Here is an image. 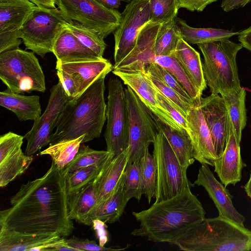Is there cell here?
Listing matches in <instances>:
<instances>
[{
    "label": "cell",
    "mask_w": 251,
    "mask_h": 251,
    "mask_svg": "<svg viewBox=\"0 0 251 251\" xmlns=\"http://www.w3.org/2000/svg\"><path fill=\"white\" fill-rule=\"evenodd\" d=\"M66 176L53 163L41 177L20 187L11 206L0 211V228L29 233L71 235Z\"/></svg>",
    "instance_id": "1"
},
{
    "label": "cell",
    "mask_w": 251,
    "mask_h": 251,
    "mask_svg": "<svg viewBox=\"0 0 251 251\" xmlns=\"http://www.w3.org/2000/svg\"><path fill=\"white\" fill-rule=\"evenodd\" d=\"M132 215L140 225L132 235L169 243L203 220L205 212L189 188L169 199L155 201L148 209L134 211Z\"/></svg>",
    "instance_id": "2"
},
{
    "label": "cell",
    "mask_w": 251,
    "mask_h": 251,
    "mask_svg": "<svg viewBox=\"0 0 251 251\" xmlns=\"http://www.w3.org/2000/svg\"><path fill=\"white\" fill-rule=\"evenodd\" d=\"M105 76L98 79L77 99L68 101L51 136L50 144L85 135L84 143L100 136L106 120Z\"/></svg>",
    "instance_id": "3"
},
{
    "label": "cell",
    "mask_w": 251,
    "mask_h": 251,
    "mask_svg": "<svg viewBox=\"0 0 251 251\" xmlns=\"http://www.w3.org/2000/svg\"><path fill=\"white\" fill-rule=\"evenodd\" d=\"M169 244L186 251H250L251 230L225 217L205 218Z\"/></svg>",
    "instance_id": "4"
},
{
    "label": "cell",
    "mask_w": 251,
    "mask_h": 251,
    "mask_svg": "<svg viewBox=\"0 0 251 251\" xmlns=\"http://www.w3.org/2000/svg\"><path fill=\"white\" fill-rule=\"evenodd\" d=\"M198 46L204 57L203 71L211 94L224 96L240 89L236 56L242 45L224 39Z\"/></svg>",
    "instance_id": "5"
},
{
    "label": "cell",
    "mask_w": 251,
    "mask_h": 251,
    "mask_svg": "<svg viewBox=\"0 0 251 251\" xmlns=\"http://www.w3.org/2000/svg\"><path fill=\"white\" fill-rule=\"evenodd\" d=\"M34 53L20 48L0 53V78L7 89L19 94L45 91V75Z\"/></svg>",
    "instance_id": "6"
},
{
    "label": "cell",
    "mask_w": 251,
    "mask_h": 251,
    "mask_svg": "<svg viewBox=\"0 0 251 251\" xmlns=\"http://www.w3.org/2000/svg\"><path fill=\"white\" fill-rule=\"evenodd\" d=\"M70 22L57 7L37 6L17 31L18 36L26 49L44 57L52 52L57 37Z\"/></svg>",
    "instance_id": "7"
},
{
    "label": "cell",
    "mask_w": 251,
    "mask_h": 251,
    "mask_svg": "<svg viewBox=\"0 0 251 251\" xmlns=\"http://www.w3.org/2000/svg\"><path fill=\"white\" fill-rule=\"evenodd\" d=\"M153 144V156L157 168L155 202L172 198L194 186L164 134L158 131Z\"/></svg>",
    "instance_id": "8"
},
{
    "label": "cell",
    "mask_w": 251,
    "mask_h": 251,
    "mask_svg": "<svg viewBox=\"0 0 251 251\" xmlns=\"http://www.w3.org/2000/svg\"><path fill=\"white\" fill-rule=\"evenodd\" d=\"M108 91L107 124L104 136L107 151L115 157L129 146V112L122 81L117 77L110 78Z\"/></svg>",
    "instance_id": "9"
},
{
    "label": "cell",
    "mask_w": 251,
    "mask_h": 251,
    "mask_svg": "<svg viewBox=\"0 0 251 251\" xmlns=\"http://www.w3.org/2000/svg\"><path fill=\"white\" fill-rule=\"evenodd\" d=\"M56 5L70 21L76 22L104 39L119 26L121 13L97 0H56Z\"/></svg>",
    "instance_id": "10"
},
{
    "label": "cell",
    "mask_w": 251,
    "mask_h": 251,
    "mask_svg": "<svg viewBox=\"0 0 251 251\" xmlns=\"http://www.w3.org/2000/svg\"><path fill=\"white\" fill-rule=\"evenodd\" d=\"M129 117L128 161H139L158 132L152 113L128 86L125 88Z\"/></svg>",
    "instance_id": "11"
},
{
    "label": "cell",
    "mask_w": 251,
    "mask_h": 251,
    "mask_svg": "<svg viewBox=\"0 0 251 251\" xmlns=\"http://www.w3.org/2000/svg\"><path fill=\"white\" fill-rule=\"evenodd\" d=\"M149 22V0H131L126 6L119 25L113 32L114 65L133 50L140 31Z\"/></svg>",
    "instance_id": "12"
},
{
    "label": "cell",
    "mask_w": 251,
    "mask_h": 251,
    "mask_svg": "<svg viewBox=\"0 0 251 251\" xmlns=\"http://www.w3.org/2000/svg\"><path fill=\"white\" fill-rule=\"evenodd\" d=\"M43 114L34 121L31 129L24 136L26 155L32 156L50 143V137L60 114L69 101L61 83L53 85Z\"/></svg>",
    "instance_id": "13"
},
{
    "label": "cell",
    "mask_w": 251,
    "mask_h": 251,
    "mask_svg": "<svg viewBox=\"0 0 251 251\" xmlns=\"http://www.w3.org/2000/svg\"><path fill=\"white\" fill-rule=\"evenodd\" d=\"M24 136L9 131L0 137V186L4 187L24 174L33 161L21 149Z\"/></svg>",
    "instance_id": "14"
},
{
    "label": "cell",
    "mask_w": 251,
    "mask_h": 251,
    "mask_svg": "<svg viewBox=\"0 0 251 251\" xmlns=\"http://www.w3.org/2000/svg\"><path fill=\"white\" fill-rule=\"evenodd\" d=\"M199 105L218 157L223 152L229 136L231 121L227 106L221 95L211 94L201 98Z\"/></svg>",
    "instance_id": "15"
},
{
    "label": "cell",
    "mask_w": 251,
    "mask_h": 251,
    "mask_svg": "<svg viewBox=\"0 0 251 251\" xmlns=\"http://www.w3.org/2000/svg\"><path fill=\"white\" fill-rule=\"evenodd\" d=\"M56 70L63 71L74 78L80 97L94 82L113 70L110 61L102 57L57 60Z\"/></svg>",
    "instance_id": "16"
},
{
    "label": "cell",
    "mask_w": 251,
    "mask_h": 251,
    "mask_svg": "<svg viewBox=\"0 0 251 251\" xmlns=\"http://www.w3.org/2000/svg\"><path fill=\"white\" fill-rule=\"evenodd\" d=\"M187 132L190 138L195 160L214 166L217 158L211 136L200 105L192 108L186 117Z\"/></svg>",
    "instance_id": "17"
},
{
    "label": "cell",
    "mask_w": 251,
    "mask_h": 251,
    "mask_svg": "<svg viewBox=\"0 0 251 251\" xmlns=\"http://www.w3.org/2000/svg\"><path fill=\"white\" fill-rule=\"evenodd\" d=\"M161 24L149 22L140 31L133 50L113 70L129 71H144L155 63L154 44Z\"/></svg>",
    "instance_id": "18"
},
{
    "label": "cell",
    "mask_w": 251,
    "mask_h": 251,
    "mask_svg": "<svg viewBox=\"0 0 251 251\" xmlns=\"http://www.w3.org/2000/svg\"><path fill=\"white\" fill-rule=\"evenodd\" d=\"M112 73L118 76L127 86L138 96L150 111L166 124L175 128L180 129L166 111L159 104L156 97V89L144 71H129L113 70Z\"/></svg>",
    "instance_id": "19"
},
{
    "label": "cell",
    "mask_w": 251,
    "mask_h": 251,
    "mask_svg": "<svg viewBox=\"0 0 251 251\" xmlns=\"http://www.w3.org/2000/svg\"><path fill=\"white\" fill-rule=\"evenodd\" d=\"M194 185L202 186L217 208L219 216L244 225L245 218L235 208L229 191L215 177L207 164H201Z\"/></svg>",
    "instance_id": "20"
},
{
    "label": "cell",
    "mask_w": 251,
    "mask_h": 251,
    "mask_svg": "<svg viewBox=\"0 0 251 251\" xmlns=\"http://www.w3.org/2000/svg\"><path fill=\"white\" fill-rule=\"evenodd\" d=\"M245 166L241 156L240 141L235 137L231 123L226 148L215 162L214 172L226 187L240 181L242 171Z\"/></svg>",
    "instance_id": "21"
},
{
    "label": "cell",
    "mask_w": 251,
    "mask_h": 251,
    "mask_svg": "<svg viewBox=\"0 0 251 251\" xmlns=\"http://www.w3.org/2000/svg\"><path fill=\"white\" fill-rule=\"evenodd\" d=\"M62 237L56 233H29L0 228V251H46Z\"/></svg>",
    "instance_id": "22"
},
{
    "label": "cell",
    "mask_w": 251,
    "mask_h": 251,
    "mask_svg": "<svg viewBox=\"0 0 251 251\" xmlns=\"http://www.w3.org/2000/svg\"><path fill=\"white\" fill-rule=\"evenodd\" d=\"M129 157L128 148L123 153L112 158L96 178L97 202L93 212L119 186Z\"/></svg>",
    "instance_id": "23"
},
{
    "label": "cell",
    "mask_w": 251,
    "mask_h": 251,
    "mask_svg": "<svg viewBox=\"0 0 251 251\" xmlns=\"http://www.w3.org/2000/svg\"><path fill=\"white\" fill-rule=\"evenodd\" d=\"M0 105L12 111L21 121L33 120L41 115L40 97L25 96L8 89L0 92Z\"/></svg>",
    "instance_id": "24"
},
{
    "label": "cell",
    "mask_w": 251,
    "mask_h": 251,
    "mask_svg": "<svg viewBox=\"0 0 251 251\" xmlns=\"http://www.w3.org/2000/svg\"><path fill=\"white\" fill-rule=\"evenodd\" d=\"M171 55L176 59L202 95L207 84L200 53L180 38Z\"/></svg>",
    "instance_id": "25"
},
{
    "label": "cell",
    "mask_w": 251,
    "mask_h": 251,
    "mask_svg": "<svg viewBox=\"0 0 251 251\" xmlns=\"http://www.w3.org/2000/svg\"><path fill=\"white\" fill-rule=\"evenodd\" d=\"M158 131L162 132L172 147L180 165L187 169L195 161L190 138L185 129L168 125L152 113Z\"/></svg>",
    "instance_id": "26"
},
{
    "label": "cell",
    "mask_w": 251,
    "mask_h": 251,
    "mask_svg": "<svg viewBox=\"0 0 251 251\" xmlns=\"http://www.w3.org/2000/svg\"><path fill=\"white\" fill-rule=\"evenodd\" d=\"M95 179L69 195L68 215L71 220L85 225H92L90 217L97 202Z\"/></svg>",
    "instance_id": "27"
},
{
    "label": "cell",
    "mask_w": 251,
    "mask_h": 251,
    "mask_svg": "<svg viewBox=\"0 0 251 251\" xmlns=\"http://www.w3.org/2000/svg\"><path fill=\"white\" fill-rule=\"evenodd\" d=\"M37 6L30 0H0V33L17 31Z\"/></svg>",
    "instance_id": "28"
},
{
    "label": "cell",
    "mask_w": 251,
    "mask_h": 251,
    "mask_svg": "<svg viewBox=\"0 0 251 251\" xmlns=\"http://www.w3.org/2000/svg\"><path fill=\"white\" fill-rule=\"evenodd\" d=\"M52 52L56 57L57 60H70L100 57L84 45L66 27L57 37Z\"/></svg>",
    "instance_id": "29"
},
{
    "label": "cell",
    "mask_w": 251,
    "mask_h": 251,
    "mask_svg": "<svg viewBox=\"0 0 251 251\" xmlns=\"http://www.w3.org/2000/svg\"><path fill=\"white\" fill-rule=\"evenodd\" d=\"M129 200L125 195L123 180L115 192L100 204L90 216V221L100 220L106 223L113 224L122 216Z\"/></svg>",
    "instance_id": "30"
},
{
    "label": "cell",
    "mask_w": 251,
    "mask_h": 251,
    "mask_svg": "<svg viewBox=\"0 0 251 251\" xmlns=\"http://www.w3.org/2000/svg\"><path fill=\"white\" fill-rule=\"evenodd\" d=\"M181 38L189 44H200L218 40L229 39L239 32L214 28H196L176 18Z\"/></svg>",
    "instance_id": "31"
},
{
    "label": "cell",
    "mask_w": 251,
    "mask_h": 251,
    "mask_svg": "<svg viewBox=\"0 0 251 251\" xmlns=\"http://www.w3.org/2000/svg\"><path fill=\"white\" fill-rule=\"evenodd\" d=\"M246 96V90L242 87L237 91L221 96L227 106L235 136L240 142L247 120Z\"/></svg>",
    "instance_id": "32"
},
{
    "label": "cell",
    "mask_w": 251,
    "mask_h": 251,
    "mask_svg": "<svg viewBox=\"0 0 251 251\" xmlns=\"http://www.w3.org/2000/svg\"><path fill=\"white\" fill-rule=\"evenodd\" d=\"M113 157L107 150H95L82 143L73 160L62 172L66 176L79 168L92 165L102 170Z\"/></svg>",
    "instance_id": "33"
},
{
    "label": "cell",
    "mask_w": 251,
    "mask_h": 251,
    "mask_svg": "<svg viewBox=\"0 0 251 251\" xmlns=\"http://www.w3.org/2000/svg\"><path fill=\"white\" fill-rule=\"evenodd\" d=\"M85 136L83 135L75 139L50 144L40 154L49 155L52 158V162L62 171L73 160Z\"/></svg>",
    "instance_id": "34"
},
{
    "label": "cell",
    "mask_w": 251,
    "mask_h": 251,
    "mask_svg": "<svg viewBox=\"0 0 251 251\" xmlns=\"http://www.w3.org/2000/svg\"><path fill=\"white\" fill-rule=\"evenodd\" d=\"M154 61L169 72L183 86L196 104L200 105L201 94L174 56L156 55Z\"/></svg>",
    "instance_id": "35"
},
{
    "label": "cell",
    "mask_w": 251,
    "mask_h": 251,
    "mask_svg": "<svg viewBox=\"0 0 251 251\" xmlns=\"http://www.w3.org/2000/svg\"><path fill=\"white\" fill-rule=\"evenodd\" d=\"M180 38V30L176 18L161 25L154 44L155 55H171Z\"/></svg>",
    "instance_id": "36"
},
{
    "label": "cell",
    "mask_w": 251,
    "mask_h": 251,
    "mask_svg": "<svg viewBox=\"0 0 251 251\" xmlns=\"http://www.w3.org/2000/svg\"><path fill=\"white\" fill-rule=\"evenodd\" d=\"M123 182L124 192L127 199L129 201L131 198H135L139 202L142 195L145 194L139 160L128 162L124 174Z\"/></svg>",
    "instance_id": "37"
},
{
    "label": "cell",
    "mask_w": 251,
    "mask_h": 251,
    "mask_svg": "<svg viewBox=\"0 0 251 251\" xmlns=\"http://www.w3.org/2000/svg\"><path fill=\"white\" fill-rule=\"evenodd\" d=\"M66 27L84 45L95 52L99 56L103 57L106 48V44L103 37L76 22L72 21L67 23Z\"/></svg>",
    "instance_id": "38"
},
{
    "label": "cell",
    "mask_w": 251,
    "mask_h": 251,
    "mask_svg": "<svg viewBox=\"0 0 251 251\" xmlns=\"http://www.w3.org/2000/svg\"><path fill=\"white\" fill-rule=\"evenodd\" d=\"M139 165L144 184V194L150 203L155 195L157 174L155 159L150 153L149 149L140 159Z\"/></svg>",
    "instance_id": "39"
},
{
    "label": "cell",
    "mask_w": 251,
    "mask_h": 251,
    "mask_svg": "<svg viewBox=\"0 0 251 251\" xmlns=\"http://www.w3.org/2000/svg\"><path fill=\"white\" fill-rule=\"evenodd\" d=\"M177 0H149L150 22L161 25L176 18Z\"/></svg>",
    "instance_id": "40"
},
{
    "label": "cell",
    "mask_w": 251,
    "mask_h": 251,
    "mask_svg": "<svg viewBox=\"0 0 251 251\" xmlns=\"http://www.w3.org/2000/svg\"><path fill=\"white\" fill-rule=\"evenodd\" d=\"M102 170L96 166L79 168L66 176L68 195L72 194L94 180Z\"/></svg>",
    "instance_id": "41"
},
{
    "label": "cell",
    "mask_w": 251,
    "mask_h": 251,
    "mask_svg": "<svg viewBox=\"0 0 251 251\" xmlns=\"http://www.w3.org/2000/svg\"><path fill=\"white\" fill-rule=\"evenodd\" d=\"M144 72L153 86L174 102L185 117L192 108L198 105L186 100L151 71L145 69Z\"/></svg>",
    "instance_id": "42"
},
{
    "label": "cell",
    "mask_w": 251,
    "mask_h": 251,
    "mask_svg": "<svg viewBox=\"0 0 251 251\" xmlns=\"http://www.w3.org/2000/svg\"><path fill=\"white\" fill-rule=\"evenodd\" d=\"M145 69L155 74L165 84L174 89L186 100L196 103L176 79L165 68L156 63H153L148 66Z\"/></svg>",
    "instance_id": "43"
},
{
    "label": "cell",
    "mask_w": 251,
    "mask_h": 251,
    "mask_svg": "<svg viewBox=\"0 0 251 251\" xmlns=\"http://www.w3.org/2000/svg\"><path fill=\"white\" fill-rule=\"evenodd\" d=\"M155 89V97L159 104L166 111L180 129L186 130L187 124L185 115L174 102L159 90L156 88Z\"/></svg>",
    "instance_id": "44"
},
{
    "label": "cell",
    "mask_w": 251,
    "mask_h": 251,
    "mask_svg": "<svg viewBox=\"0 0 251 251\" xmlns=\"http://www.w3.org/2000/svg\"><path fill=\"white\" fill-rule=\"evenodd\" d=\"M65 242L67 245L76 249L77 251H119L124 250L126 248L116 249L101 247L98 245L95 241L80 239L75 236L69 239H65Z\"/></svg>",
    "instance_id": "45"
},
{
    "label": "cell",
    "mask_w": 251,
    "mask_h": 251,
    "mask_svg": "<svg viewBox=\"0 0 251 251\" xmlns=\"http://www.w3.org/2000/svg\"><path fill=\"white\" fill-rule=\"evenodd\" d=\"M59 81L61 83L64 93L69 101L79 97V90L74 78L68 73L56 70Z\"/></svg>",
    "instance_id": "46"
},
{
    "label": "cell",
    "mask_w": 251,
    "mask_h": 251,
    "mask_svg": "<svg viewBox=\"0 0 251 251\" xmlns=\"http://www.w3.org/2000/svg\"><path fill=\"white\" fill-rule=\"evenodd\" d=\"M22 41L17 31L0 33V53L19 49Z\"/></svg>",
    "instance_id": "47"
},
{
    "label": "cell",
    "mask_w": 251,
    "mask_h": 251,
    "mask_svg": "<svg viewBox=\"0 0 251 251\" xmlns=\"http://www.w3.org/2000/svg\"><path fill=\"white\" fill-rule=\"evenodd\" d=\"M218 0H177L179 8H184L191 12L202 11L206 7Z\"/></svg>",
    "instance_id": "48"
},
{
    "label": "cell",
    "mask_w": 251,
    "mask_h": 251,
    "mask_svg": "<svg viewBox=\"0 0 251 251\" xmlns=\"http://www.w3.org/2000/svg\"><path fill=\"white\" fill-rule=\"evenodd\" d=\"M105 223L99 219H95L92 221V225L96 232L99 245L101 247H104L108 240V233L106 230L107 226Z\"/></svg>",
    "instance_id": "49"
},
{
    "label": "cell",
    "mask_w": 251,
    "mask_h": 251,
    "mask_svg": "<svg viewBox=\"0 0 251 251\" xmlns=\"http://www.w3.org/2000/svg\"><path fill=\"white\" fill-rule=\"evenodd\" d=\"M251 0H223L221 7L225 12L244 7Z\"/></svg>",
    "instance_id": "50"
},
{
    "label": "cell",
    "mask_w": 251,
    "mask_h": 251,
    "mask_svg": "<svg viewBox=\"0 0 251 251\" xmlns=\"http://www.w3.org/2000/svg\"><path fill=\"white\" fill-rule=\"evenodd\" d=\"M238 38L243 47L251 51V26L239 32Z\"/></svg>",
    "instance_id": "51"
},
{
    "label": "cell",
    "mask_w": 251,
    "mask_h": 251,
    "mask_svg": "<svg viewBox=\"0 0 251 251\" xmlns=\"http://www.w3.org/2000/svg\"><path fill=\"white\" fill-rule=\"evenodd\" d=\"M37 6L41 8H56V0H30Z\"/></svg>",
    "instance_id": "52"
},
{
    "label": "cell",
    "mask_w": 251,
    "mask_h": 251,
    "mask_svg": "<svg viewBox=\"0 0 251 251\" xmlns=\"http://www.w3.org/2000/svg\"><path fill=\"white\" fill-rule=\"evenodd\" d=\"M123 0H97L103 6L109 9H117L119 7Z\"/></svg>",
    "instance_id": "53"
},
{
    "label": "cell",
    "mask_w": 251,
    "mask_h": 251,
    "mask_svg": "<svg viewBox=\"0 0 251 251\" xmlns=\"http://www.w3.org/2000/svg\"><path fill=\"white\" fill-rule=\"evenodd\" d=\"M244 189L247 196L251 199V171L249 179L244 185Z\"/></svg>",
    "instance_id": "54"
},
{
    "label": "cell",
    "mask_w": 251,
    "mask_h": 251,
    "mask_svg": "<svg viewBox=\"0 0 251 251\" xmlns=\"http://www.w3.org/2000/svg\"><path fill=\"white\" fill-rule=\"evenodd\" d=\"M123 0L126 1V2H129L131 0Z\"/></svg>",
    "instance_id": "55"
}]
</instances>
